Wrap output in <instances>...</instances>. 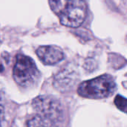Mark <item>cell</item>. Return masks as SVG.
I'll return each instance as SVG.
<instances>
[{"instance_id": "cell-1", "label": "cell", "mask_w": 127, "mask_h": 127, "mask_svg": "<svg viewBox=\"0 0 127 127\" xmlns=\"http://www.w3.org/2000/svg\"><path fill=\"white\" fill-rule=\"evenodd\" d=\"M116 89L114 78L109 74H104L83 82L78 86L77 93L86 98L103 99L113 95Z\"/></svg>"}, {"instance_id": "cell-2", "label": "cell", "mask_w": 127, "mask_h": 127, "mask_svg": "<svg viewBox=\"0 0 127 127\" xmlns=\"http://www.w3.org/2000/svg\"><path fill=\"white\" fill-rule=\"evenodd\" d=\"M32 107L39 116L49 127L57 125L62 121L63 107L60 101L54 97L42 95L36 97L32 101Z\"/></svg>"}, {"instance_id": "cell-3", "label": "cell", "mask_w": 127, "mask_h": 127, "mask_svg": "<svg viewBox=\"0 0 127 127\" xmlns=\"http://www.w3.org/2000/svg\"><path fill=\"white\" fill-rule=\"evenodd\" d=\"M39 77V71L31 57L23 54L17 55L13 70V77L19 86L25 88L33 86Z\"/></svg>"}, {"instance_id": "cell-4", "label": "cell", "mask_w": 127, "mask_h": 127, "mask_svg": "<svg viewBox=\"0 0 127 127\" xmlns=\"http://www.w3.org/2000/svg\"><path fill=\"white\" fill-rule=\"evenodd\" d=\"M86 11L84 0H68L65 7L58 16L62 25L70 28H77L83 23Z\"/></svg>"}, {"instance_id": "cell-5", "label": "cell", "mask_w": 127, "mask_h": 127, "mask_svg": "<svg viewBox=\"0 0 127 127\" xmlns=\"http://www.w3.org/2000/svg\"><path fill=\"white\" fill-rule=\"evenodd\" d=\"M36 53L42 63L48 65L58 63L65 57L63 51L56 45L40 46L37 48Z\"/></svg>"}, {"instance_id": "cell-6", "label": "cell", "mask_w": 127, "mask_h": 127, "mask_svg": "<svg viewBox=\"0 0 127 127\" xmlns=\"http://www.w3.org/2000/svg\"><path fill=\"white\" fill-rule=\"evenodd\" d=\"M71 73L67 71H63L60 73V74L54 80V86L57 87L60 90L68 89V86H71V85L74 84V80L71 77Z\"/></svg>"}, {"instance_id": "cell-7", "label": "cell", "mask_w": 127, "mask_h": 127, "mask_svg": "<svg viewBox=\"0 0 127 127\" xmlns=\"http://www.w3.org/2000/svg\"><path fill=\"white\" fill-rule=\"evenodd\" d=\"M68 0H48L51 10L59 16L65 7Z\"/></svg>"}, {"instance_id": "cell-8", "label": "cell", "mask_w": 127, "mask_h": 127, "mask_svg": "<svg viewBox=\"0 0 127 127\" xmlns=\"http://www.w3.org/2000/svg\"><path fill=\"white\" fill-rule=\"evenodd\" d=\"M115 104L119 109L124 112H127V99L121 95H117L115 98Z\"/></svg>"}, {"instance_id": "cell-9", "label": "cell", "mask_w": 127, "mask_h": 127, "mask_svg": "<svg viewBox=\"0 0 127 127\" xmlns=\"http://www.w3.org/2000/svg\"><path fill=\"white\" fill-rule=\"evenodd\" d=\"M27 125L28 127H49L45 121H44L37 115H35L31 120H29Z\"/></svg>"}, {"instance_id": "cell-10", "label": "cell", "mask_w": 127, "mask_h": 127, "mask_svg": "<svg viewBox=\"0 0 127 127\" xmlns=\"http://www.w3.org/2000/svg\"><path fill=\"white\" fill-rule=\"evenodd\" d=\"M4 105L2 103V99L0 97V127L1 126V124L4 121Z\"/></svg>"}]
</instances>
